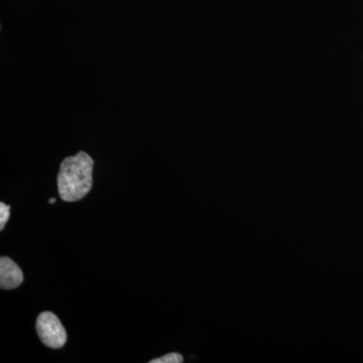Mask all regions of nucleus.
Segmentation results:
<instances>
[{"instance_id":"nucleus-2","label":"nucleus","mask_w":363,"mask_h":363,"mask_svg":"<svg viewBox=\"0 0 363 363\" xmlns=\"http://www.w3.org/2000/svg\"><path fill=\"white\" fill-rule=\"evenodd\" d=\"M38 335L48 347L59 350L65 345L67 332L59 318L52 312L40 313L37 319Z\"/></svg>"},{"instance_id":"nucleus-6","label":"nucleus","mask_w":363,"mask_h":363,"mask_svg":"<svg viewBox=\"0 0 363 363\" xmlns=\"http://www.w3.org/2000/svg\"><path fill=\"white\" fill-rule=\"evenodd\" d=\"M49 203L50 204H54V203H56V199H54V198H52V199H50Z\"/></svg>"},{"instance_id":"nucleus-5","label":"nucleus","mask_w":363,"mask_h":363,"mask_svg":"<svg viewBox=\"0 0 363 363\" xmlns=\"http://www.w3.org/2000/svg\"><path fill=\"white\" fill-rule=\"evenodd\" d=\"M11 206L4 204V203H0V230H4V226H6L7 220L11 216Z\"/></svg>"},{"instance_id":"nucleus-1","label":"nucleus","mask_w":363,"mask_h":363,"mask_svg":"<svg viewBox=\"0 0 363 363\" xmlns=\"http://www.w3.org/2000/svg\"><path fill=\"white\" fill-rule=\"evenodd\" d=\"M94 161L87 152H80L62 162L58 176L61 199L75 202L84 198L92 188Z\"/></svg>"},{"instance_id":"nucleus-4","label":"nucleus","mask_w":363,"mask_h":363,"mask_svg":"<svg viewBox=\"0 0 363 363\" xmlns=\"http://www.w3.org/2000/svg\"><path fill=\"white\" fill-rule=\"evenodd\" d=\"M150 363H182L184 362V358L180 353L173 352L164 355V357L156 358L150 360Z\"/></svg>"},{"instance_id":"nucleus-3","label":"nucleus","mask_w":363,"mask_h":363,"mask_svg":"<svg viewBox=\"0 0 363 363\" xmlns=\"http://www.w3.org/2000/svg\"><path fill=\"white\" fill-rule=\"evenodd\" d=\"M23 281V272L20 267L9 257L0 259V286L4 290H13Z\"/></svg>"}]
</instances>
